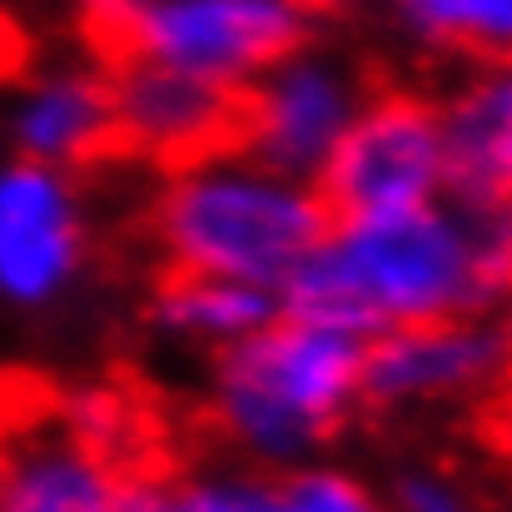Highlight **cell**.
I'll use <instances>...</instances> for the list:
<instances>
[{
    "mask_svg": "<svg viewBox=\"0 0 512 512\" xmlns=\"http://www.w3.org/2000/svg\"><path fill=\"white\" fill-rule=\"evenodd\" d=\"M368 343L314 324H279L219 358L209 423L264 463H289L324 443L363 398Z\"/></svg>",
    "mask_w": 512,
    "mask_h": 512,
    "instance_id": "6da1fadb",
    "label": "cell"
},
{
    "mask_svg": "<svg viewBox=\"0 0 512 512\" xmlns=\"http://www.w3.org/2000/svg\"><path fill=\"white\" fill-rule=\"evenodd\" d=\"M145 229L160 249V269L214 274L239 284H274L329 239V219L309 189L279 174H174L150 204Z\"/></svg>",
    "mask_w": 512,
    "mask_h": 512,
    "instance_id": "7a4b0ae2",
    "label": "cell"
},
{
    "mask_svg": "<svg viewBox=\"0 0 512 512\" xmlns=\"http://www.w3.org/2000/svg\"><path fill=\"white\" fill-rule=\"evenodd\" d=\"M443 184V110L403 85L368 90L363 110L343 125L334 150L314 170V204L329 219V234L403 214L428 204V194Z\"/></svg>",
    "mask_w": 512,
    "mask_h": 512,
    "instance_id": "3957f363",
    "label": "cell"
},
{
    "mask_svg": "<svg viewBox=\"0 0 512 512\" xmlns=\"http://www.w3.org/2000/svg\"><path fill=\"white\" fill-rule=\"evenodd\" d=\"M130 135V155L160 174H194L249 155L259 130V100L249 80H204L140 60L105 75Z\"/></svg>",
    "mask_w": 512,
    "mask_h": 512,
    "instance_id": "277c9868",
    "label": "cell"
},
{
    "mask_svg": "<svg viewBox=\"0 0 512 512\" xmlns=\"http://www.w3.org/2000/svg\"><path fill=\"white\" fill-rule=\"evenodd\" d=\"M130 473L85 443L45 388L0 403V512H120Z\"/></svg>",
    "mask_w": 512,
    "mask_h": 512,
    "instance_id": "5b68a950",
    "label": "cell"
},
{
    "mask_svg": "<svg viewBox=\"0 0 512 512\" xmlns=\"http://www.w3.org/2000/svg\"><path fill=\"white\" fill-rule=\"evenodd\" d=\"M309 40V15L289 0H140L135 60H155L204 80H244L274 70Z\"/></svg>",
    "mask_w": 512,
    "mask_h": 512,
    "instance_id": "8992f818",
    "label": "cell"
},
{
    "mask_svg": "<svg viewBox=\"0 0 512 512\" xmlns=\"http://www.w3.org/2000/svg\"><path fill=\"white\" fill-rule=\"evenodd\" d=\"M512 383V324H413L363 348V398L408 403L473 393L478 403Z\"/></svg>",
    "mask_w": 512,
    "mask_h": 512,
    "instance_id": "52a82bcc",
    "label": "cell"
},
{
    "mask_svg": "<svg viewBox=\"0 0 512 512\" xmlns=\"http://www.w3.org/2000/svg\"><path fill=\"white\" fill-rule=\"evenodd\" d=\"M378 85V70L348 75L343 60L309 55V60H284L264 85H254L259 100V130H254V160H264L274 174L319 170L324 155L334 150L343 125L353 120L358 95Z\"/></svg>",
    "mask_w": 512,
    "mask_h": 512,
    "instance_id": "ba28073f",
    "label": "cell"
},
{
    "mask_svg": "<svg viewBox=\"0 0 512 512\" xmlns=\"http://www.w3.org/2000/svg\"><path fill=\"white\" fill-rule=\"evenodd\" d=\"M80 259V224L60 174L45 165L0 170V294L15 304L50 299Z\"/></svg>",
    "mask_w": 512,
    "mask_h": 512,
    "instance_id": "9c48e42d",
    "label": "cell"
},
{
    "mask_svg": "<svg viewBox=\"0 0 512 512\" xmlns=\"http://www.w3.org/2000/svg\"><path fill=\"white\" fill-rule=\"evenodd\" d=\"M15 140L25 160L45 170H105L135 160L115 90L100 75H60L40 85L15 115Z\"/></svg>",
    "mask_w": 512,
    "mask_h": 512,
    "instance_id": "30bf717a",
    "label": "cell"
},
{
    "mask_svg": "<svg viewBox=\"0 0 512 512\" xmlns=\"http://www.w3.org/2000/svg\"><path fill=\"white\" fill-rule=\"evenodd\" d=\"M443 179L463 209L512 204V65L443 110Z\"/></svg>",
    "mask_w": 512,
    "mask_h": 512,
    "instance_id": "8fae6325",
    "label": "cell"
},
{
    "mask_svg": "<svg viewBox=\"0 0 512 512\" xmlns=\"http://www.w3.org/2000/svg\"><path fill=\"white\" fill-rule=\"evenodd\" d=\"M155 304L165 324L189 329V334H254L274 314V299L259 284L184 274V269H160Z\"/></svg>",
    "mask_w": 512,
    "mask_h": 512,
    "instance_id": "7c38bea8",
    "label": "cell"
},
{
    "mask_svg": "<svg viewBox=\"0 0 512 512\" xmlns=\"http://www.w3.org/2000/svg\"><path fill=\"white\" fill-rule=\"evenodd\" d=\"M120 512H284V488L264 478H204L170 463L130 478Z\"/></svg>",
    "mask_w": 512,
    "mask_h": 512,
    "instance_id": "4fadbf2b",
    "label": "cell"
},
{
    "mask_svg": "<svg viewBox=\"0 0 512 512\" xmlns=\"http://www.w3.org/2000/svg\"><path fill=\"white\" fill-rule=\"evenodd\" d=\"M413 30L448 55L503 70L512 65V0H403Z\"/></svg>",
    "mask_w": 512,
    "mask_h": 512,
    "instance_id": "5bb4252c",
    "label": "cell"
},
{
    "mask_svg": "<svg viewBox=\"0 0 512 512\" xmlns=\"http://www.w3.org/2000/svg\"><path fill=\"white\" fill-rule=\"evenodd\" d=\"M284 512H388L368 488L343 473H294L284 483Z\"/></svg>",
    "mask_w": 512,
    "mask_h": 512,
    "instance_id": "9a60e30c",
    "label": "cell"
},
{
    "mask_svg": "<svg viewBox=\"0 0 512 512\" xmlns=\"http://www.w3.org/2000/svg\"><path fill=\"white\" fill-rule=\"evenodd\" d=\"M393 512H478L448 473H403L393 488Z\"/></svg>",
    "mask_w": 512,
    "mask_h": 512,
    "instance_id": "2e32d148",
    "label": "cell"
},
{
    "mask_svg": "<svg viewBox=\"0 0 512 512\" xmlns=\"http://www.w3.org/2000/svg\"><path fill=\"white\" fill-rule=\"evenodd\" d=\"M299 15H329V10H343V5H353V0H289Z\"/></svg>",
    "mask_w": 512,
    "mask_h": 512,
    "instance_id": "e0dca14e",
    "label": "cell"
}]
</instances>
